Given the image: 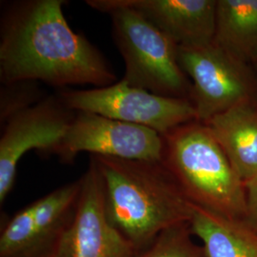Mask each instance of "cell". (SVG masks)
I'll list each match as a JSON object with an SVG mask.
<instances>
[{
	"label": "cell",
	"mask_w": 257,
	"mask_h": 257,
	"mask_svg": "<svg viewBox=\"0 0 257 257\" xmlns=\"http://www.w3.org/2000/svg\"><path fill=\"white\" fill-rule=\"evenodd\" d=\"M64 0L5 3L0 18V81L65 88L107 87L116 76L101 52L68 24Z\"/></svg>",
	"instance_id": "1"
},
{
	"label": "cell",
	"mask_w": 257,
	"mask_h": 257,
	"mask_svg": "<svg viewBox=\"0 0 257 257\" xmlns=\"http://www.w3.org/2000/svg\"><path fill=\"white\" fill-rule=\"evenodd\" d=\"M91 157L101 175L108 219L138 253L163 230L190 222L193 204L162 161Z\"/></svg>",
	"instance_id": "2"
},
{
	"label": "cell",
	"mask_w": 257,
	"mask_h": 257,
	"mask_svg": "<svg viewBox=\"0 0 257 257\" xmlns=\"http://www.w3.org/2000/svg\"><path fill=\"white\" fill-rule=\"evenodd\" d=\"M162 137L161 161L189 201L226 218L244 220L245 183L210 128L196 120Z\"/></svg>",
	"instance_id": "3"
},
{
	"label": "cell",
	"mask_w": 257,
	"mask_h": 257,
	"mask_svg": "<svg viewBox=\"0 0 257 257\" xmlns=\"http://www.w3.org/2000/svg\"><path fill=\"white\" fill-rule=\"evenodd\" d=\"M86 3L110 16L112 38L125 63L122 80L157 95L192 101L193 85L179 64L178 45L171 37L117 0Z\"/></svg>",
	"instance_id": "4"
},
{
	"label": "cell",
	"mask_w": 257,
	"mask_h": 257,
	"mask_svg": "<svg viewBox=\"0 0 257 257\" xmlns=\"http://www.w3.org/2000/svg\"><path fill=\"white\" fill-rule=\"evenodd\" d=\"M178 61L193 85L198 121L206 123L230 109L257 104V80L249 65L213 41L178 46Z\"/></svg>",
	"instance_id": "5"
},
{
	"label": "cell",
	"mask_w": 257,
	"mask_h": 257,
	"mask_svg": "<svg viewBox=\"0 0 257 257\" xmlns=\"http://www.w3.org/2000/svg\"><path fill=\"white\" fill-rule=\"evenodd\" d=\"M65 105L74 111H89L136 124L164 136L181 125L198 121L193 102L157 95L130 86L124 80L102 88L62 90Z\"/></svg>",
	"instance_id": "6"
},
{
	"label": "cell",
	"mask_w": 257,
	"mask_h": 257,
	"mask_svg": "<svg viewBox=\"0 0 257 257\" xmlns=\"http://www.w3.org/2000/svg\"><path fill=\"white\" fill-rule=\"evenodd\" d=\"M81 177L18 211L2 226L0 257H54L74 220Z\"/></svg>",
	"instance_id": "7"
},
{
	"label": "cell",
	"mask_w": 257,
	"mask_h": 257,
	"mask_svg": "<svg viewBox=\"0 0 257 257\" xmlns=\"http://www.w3.org/2000/svg\"><path fill=\"white\" fill-rule=\"evenodd\" d=\"M163 137L152 128L89 111H75L62 142L55 151L64 163L80 153L128 160L161 161Z\"/></svg>",
	"instance_id": "8"
},
{
	"label": "cell",
	"mask_w": 257,
	"mask_h": 257,
	"mask_svg": "<svg viewBox=\"0 0 257 257\" xmlns=\"http://www.w3.org/2000/svg\"><path fill=\"white\" fill-rule=\"evenodd\" d=\"M75 116L58 93L47 95L36 105L10 118L0 138V203L14 188L19 160L37 150L55 155Z\"/></svg>",
	"instance_id": "9"
},
{
	"label": "cell",
	"mask_w": 257,
	"mask_h": 257,
	"mask_svg": "<svg viewBox=\"0 0 257 257\" xmlns=\"http://www.w3.org/2000/svg\"><path fill=\"white\" fill-rule=\"evenodd\" d=\"M138 252L108 219L101 175L90 158L81 176L74 220L54 257H136Z\"/></svg>",
	"instance_id": "10"
},
{
	"label": "cell",
	"mask_w": 257,
	"mask_h": 257,
	"mask_svg": "<svg viewBox=\"0 0 257 257\" xmlns=\"http://www.w3.org/2000/svg\"><path fill=\"white\" fill-rule=\"evenodd\" d=\"M136 11L178 46L213 41L216 0H117Z\"/></svg>",
	"instance_id": "11"
},
{
	"label": "cell",
	"mask_w": 257,
	"mask_h": 257,
	"mask_svg": "<svg viewBox=\"0 0 257 257\" xmlns=\"http://www.w3.org/2000/svg\"><path fill=\"white\" fill-rule=\"evenodd\" d=\"M244 183L257 175V104L230 109L205 123Z\"/></svg>",
	"instance_id": "12"
},
{
	"label": "cell",
	"mask_w": 257,
	"mask_h": 257,
	"mask_svg": "<svg viewBox=\"0 0 257 257\" xmlns=\"http://www.w3.org/2000/svg\"><path fill=\"white\" fill-rule=\"evenodd\" d=\"M189 223L207 257H257V233L244 221L229 219L193 205Z\"/></svg>",
	"instance_id": "13"
},
{
	"label": "cell",
	"mask_w": 257,
	"mask_h": 257,
	"mask_svg": "<svg viewBox=\"0 0 257 257\" xmlns=\"http://www.w3.org/2000/svg\"><path fill=\"white\" fill-rule=\"evenodd\" d=\"M213 42L246 64L257 63V0H216Z\"/></svg>",
	"instance_id": "14"
},
{
	"label": "cell",
	"mask_w": 257,
	"mask_h": 257,
	"mask_svg": "<svg viewBox=\"0 0 257 257\" xmlns=\"http://www.w3.org/2000/svg\"><path fill=\"white\" fill-rule=\"evenodd\" d=\"M193 237L189 222L176 224L163 230L136 257H207L204 247Z\"/></svg>",
	"instance_id": "15"
},
{
	"label": "cell",
	"mask_w": 257,
	"mask_h": 257,
	"mask_svg": "<svg viewBox=\"0 0 257 257\" xmlns=\"http://www.w3.org/2000/svg\"><path fill=\"white\" fill-rule=\"evenodd\" d=\"M44 92L36 81L3 84L0 89L1 127L13 116L45 98Z\"/></svg>",
	"instance_id": "16"
},
{
	"label": "cell",
	"mask_w": 257,
	"mask_h": 257,
	"mask_svg": "<svg viewBox=\"0 0 257 257\" xmlns=\"http://www.w3.org/2000/svg\"><path fill=\"white\" fill-rule=\"evenodd\" d=\"M246 213L244 223L257 233V175L245 183Z\"/></svg>",
	"instance_id": "17"
}]
</instances>
